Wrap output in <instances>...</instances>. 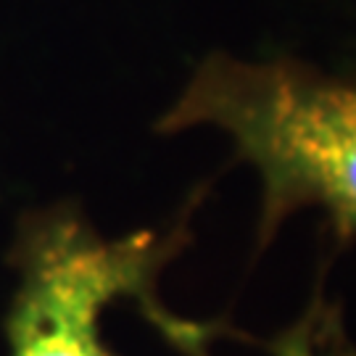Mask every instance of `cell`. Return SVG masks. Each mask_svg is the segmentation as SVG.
Listing matches in <instances>:
<instances>
[{"instance_id": "cell-2", "label": "cell", "mask_w": 356, "mask_h": 356, "mask_svg": "<svg viewBox=\"0 0 356 356\" xmlns=\"http://www.w3.org/2000/svg\"><path fill=\"white\" fill-rule=\"evenodd\" d=\"M159 259L151 235L103 238L69 204L24 216L11 251L8 356H114L103 343V312L140 296Z\"/></svg>"}, {"instance_id": "cell-1", "label": "cell", "mask_w": 356, "mask_h": 356, "mask_svg": "<svg viewBox=\"0 0 356 356\" xmlns=\"http://www.w3.org/2000/svg\"><path fill=\"white\" fill-rule=\"evenodd\" d=\"M211 124L261 175V238L296 206L322 204L338 232L356 229V88L277 64L211 56L195 69L164 132Z\"/></svg>"}]
</instances>
